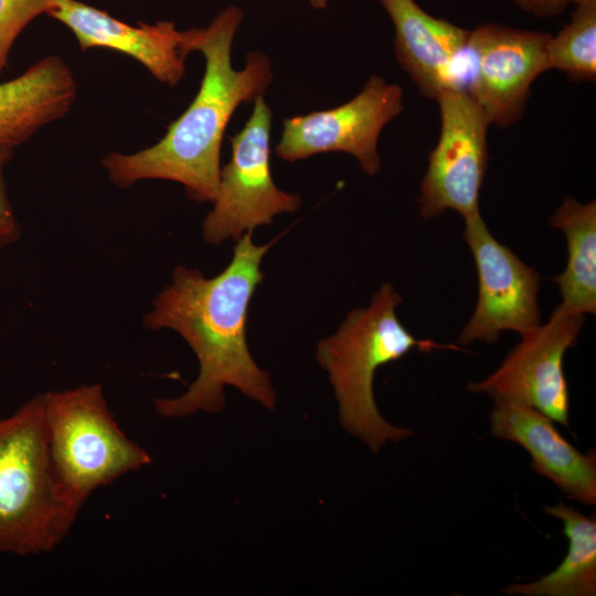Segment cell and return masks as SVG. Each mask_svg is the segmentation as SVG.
<instances>
[{
  "label": "cell",
  "mask_w": 596,
  "mask_h": 596,
  "mask_svg": "<svg viewBox=\"0 0 596 596\" xmlns=\"http://www.w3.org/2000/svg\"><path fill=\"white\" fill-rule=\"evenodd\" d=\"M0 247H1V245H0Z\"/></svg>",
  "instance_id": "603a6c76"
},
{
  "label": "cell",
  "mask_w": 596,
  "mask_h": 596,
  "mask_svg": "<svg viewBox=\"0 0 596 596\" xmlns=\"http://www.w3.org/2000/svg\"><path fill=\"white\" fill-rule=\"evenodd\" d=\"M521 10L538 18L561 14L570 4H579L586 0H511Z\"/></svg>",
  "instance_id": "44dd1931"
},
{
  "label": "cell",
  "mask_w": 596,
  "mask_h": 596,
  "mask_svg": "<svg viewBox=\"0 0 596 596\" xmlns=\"http://www.w3.org/2000/svg\"><path fill=\"white\" fill-rule=\"evenodd\" d=\"M272 121V109L259 96L244 127L230 136L231 159L221 169L213 209L202 223L206 243L220 245L226 240L237 241L246 232L270 224L276 215L300 207V196L280 190L273 180Z\"/></svg>",
  "instance_id": "8992f818"
},
{
  "label": "cell",
  "mask_w": 596,
  "mask_h": 596,
  "mask_svg": "<svg viewBox=\"0 0 596 596\" xmlns=\"http://www.w3.org/2000/svg\"><path fill=\"white\" fill-rule=\"evenodd\" d=\"M402 110V88L372 75L356 96L338 107L285 118L275 153L295 162L341 151L353 156L364 173L374 175L381 169L380 134Z\"/></svg>",
  "instance_id": "ba28073f"
},
{
  "label": "cell",
  "mask_w": 596,
  "mask_h": 596,
  "mask_svg": "<svg viewBox=\"0 0 596 596\" xmlns=\"http://www.w3.org/2000/svg\"><path fill=\"white\" fill-rule=\"evenodd\" d=\"M49 450L57 481L79 510L97 489L147 466L146 449L129 439L100 384L43 393Z\"/></svg>",
  "instance_id": "5b68a950"
},
{
  "label": "cell",
  "mask_w": 596,
  "mask_h": 596,
  "mask_svg": "<svg viewBox=\"0 0 596 596\" xmlns=\"http://www.w3.org/2000/svg\"><path fill=\"white\" fill-rule=\"evenodd\" d=\"M252 235L246 232L236 241L231 262L214 277L175 267L170 284L143 316L146 329L179 333L199 362V375L182 395L155 400V408L163 417L216 414L225 405L227 385L263 407H275L276 392L268 372L251 355L246 327L249 302L265 278L263 258L279 236L257 245Z\"/></svg>",
  "instance_id": "6da1fadb"
},
{
  "label": "cell",
  "mask_w": 596,
  "mask_h": 596,
  "mask_svg": "<svg viewBox=\"0 0 596 596\" xmlns=\"http://www.w3.org/2000/svg\"><path fill=\"white\" fill-rule=\"evenodd\" d=\"M308 2L312 8L322 10L328 6L329 0H308Z\"/></svg>",
  "instance_id": "7402d4cb"
},
{
  "label": "cell",
  "mask_w": 596,
  "mask_h": 596,
  "mask_svg": "<svg viewBox=\"0 0 596 596\" xmlns=\"http://www.w3.org/2000/svg\"><path fill=\"white\" fill-rule=\"evenodd\" d=\"M563 523L568 539L567 554L551 573L531 583H512L503 594L518 596H595L596 521L563 502L544 508Z\"/></svg>",
  "instance_id": "e0dca14e"
},
{
  "label": "cell",
  "mask_w": 596,
  "mask_h": 596,
  "mask_svg": "<svg viewBox=\"0 0 596 596\" xmlns=\"http://www.w3.org/2000/svg\"><path fill=\"white\" fill-rule=\"evenodd\" d=\"M550 33L498 23L470 30V75L466 91L490 125L508 128L524 113L531 85L547 71Z\"/></svg>",
  "instance_id": "8fae6325"
},
{
  "label": "cell",
  "mask_w": 596,
  "mask_h": 596,
  "mask_svg": "<svg viewBox=\"0 0 596 596\" xmlns=\"http://www.w3.org/2000/svg\"><path fill=\"white\" fill-rule=\"evenodd\" d=\"M243 18V11L231 6L206 28L191 29L192 52L205 60L195 97L153 146L102 159L111 183L125 189L141 180H169L182 184L193 201H214L227 124L241 104L263 96L273 79L270 61L262 52H249L242 70L232 65V44Z\"/></svg>",
  "instance_id": "7a4b0ae2"
},
{
  "label": "cell",
  "mask_w": 596,
  "mask_h": 596,
  "mask_svg": "<svg viewBox=\"0 0 596 596\" xmlns=\"http://www.w3.org/2000/svg\"><path fill=\"white\" fill-rule=\"evenodd\" d=\"M464 237L476 263L478 297L457 342L493 343L503 330L521 337L535 330L541 324L539 273L492 236L480 213L465 219Z\"/></svg>",
  "instance_id": "30bf717a"
},
{
  "label": "cell",
  "mask_w": 596,
  "mask_h": 596,
  "mask_svg": "<svg viewBox=\"0 0 596 596\" xmlns=\"http://www.w3.org/2000/svg\"><path fill=\"white\" fill-rule=\"evenodd\" d=\"M46 14L66 25L83 51L104 47L127 54L169 86L185 74L191 29L180 31L171 21L130 25L78 0H53Z\"/></svg>",
  "instance_id": "7c38bea8"
},
{
  "label": "cell",
  "mask_w": 596,
  "mask_h": 596,
  "mask_svg": "<svg viewBox=\"0 0 596 596\" xmlns=\"http://www.w3.org/2000/svg\"><path fill=\"white\" fill-rule=\"evenodd\" d=\"M491 434L523 447L532 468L550 479L568 499L596 503V451L581 453L541 412L518 404L494 401L490 413Z\"/></svg>",
  "instance_id": "5bb4252c"
},
{
  "label": "cell",
  "mask_w": 596,
  "mask_h": 596,
  "mask_svg": "<svg viewBox=\"0 0 596 596\" xmlns=\"http://www.w3.org/2000/svg\"><path fill=\"white\" fill-rule=\"evenodd\" d=\"M547 68L565 72L572 81L596 78V0L576 6L571 20L546 43Z\"/></svg>",
  "instance_id": "ac0fdd59"
},
{
  "label": "cell",
  "mask_w": 596,
  "mask_h": 596,
  "mask_svg": "<svg viewBox=\"0 0 596 596\" xmlns=\"http://www.w3.org/2000/svg\"><path fill=\"white\" fill-rule=\"evenodd\" d=\"M12 155V149L0 148V245L15 242L20 237V225L9 202L3 168Z\"/></svg>",
  "instance_id": "ffe728a7"
},
{
  "label": "cell",
  "mask_w": 596,
  "mask_h": 596,
  "mask_svg": "<svg viewBox=\"0 0 596 596\" xmlns=\"http://www.w3.org/2000/svg\"><path fill=\"white\" fill-rule=\"evenodd\" d=\"M584 318L558 305L545 324L521 337L492 374L467 389L493 401L532 407L568 427L570 395L563 361L567 349L576 343Z\"/></svg>",
  "instance_id": "9c48e42d"
},
{
  "label": "cell",
  "mask_w": 596,
  "mask_h": 596,
  "mask_svg": "<svg viewBox=\"0 0 596 596\" xmlns=\"http://www.w3.org/2000/svg\"><path fill=\"white\" fill-rule=\"evenodd\" d=\"M380 2L394 25L396 60L419 92L435 98L447 88L465 89L459 68L470 30L428 14L414 0Z\"/></svg>",
  "instance_id": "4fadbf2b"
},
{
  "label": "cell",
  "mask_w": 596,
  "mask_h": 596,
  "mask_svg": "<svg viewBox=\"0 0 596 596\" xmlns=\"http://www.w3.org/2000/svg\"><path fill=\"white\" fill-rule=\"evenodd\" d=\"M566 237L567 264L554 278L561 307L571 313L596 312V202L566 198L550 220Z\"/></svg>",
  "instance_id": "2e32d148"
},
{
  "label": "cell",
  "mask_w": 596,
  "mask_h": 596,
  "mask_svg": "<svg viewBox=\"0 0 596 596\" xmlns=\"http://www.w3.org/2000/svg\"><path fill=\"white\" fill-rule=\"evenodd\" d=\"M76 88L71 68L55 55L0 83V148L12 149L63 117L75 100Z\"/></svg>",
  "instance_id": "9a60e30c"
},
{
  "label": "cell",
  "mask_w": 596,
  "mask_h": 596,
  "mask_svg": "<svg viewBox=\"0 0 596 596\" xmlns=\"http://www.w3.org/2000/svg\"><path fill=\"white\" fill-rule=\"evenodd\" d=\"M53 0H0V74L19 34L36 17L47 13Z\"/></svg>",
  "instance_id": "d6986e66"
},
{
  "label": "cell",
  "mask_w": 596,
  "mask_h": 596,
  "mask_svg": "<svg viewBox=\"0 0 596 596\" xmlns=\"http://www.w3.org/2000/svg\"><path fill=\"white\" fill-rule=\"evenodd\" d=\"M79 511L53 470L44 396L38 394L0 419V553L55 550Z\"/></svg>",
  "instance_id": "277c9868"
},
{
  "label": "cell",
  "mask_w": 596,
  "mask_h": 596,
  "mask_svg": "<svg viewBox=\"0 0 596 596\" xmlns=\"http://www.w3.org/2000/svg\"><path fill=\"white\" fill-rule=\"evenodd\" d=\"M403 302L394 287L384 283L365 308L353 309L339 329L317 347L319 364L329 374L343 428L379 453L391 440L400 443L413 435L393 426L380 414L373 393L379 368L397 361L413 349L460 351L456 344H440L415 338L400 321L396 308Z\"/></svg>",
  "instance_id": "3957f363"
},
{
  "label": "cell",
  "mask_w": 596,
  "mask_h": 596,
  "mask_svg": "<svg viewBox=\"0 0 596 596\" xmlns=\"http://www.w3.org/2000/svg\"><path fill=\"white\" fill-rule=\"evenodd\" d=\"M435 99L439 106L440 132L428 155L421 184L417 199L421 215L430 219L454 210L467 219L480 213L490 123L466 89L447 88Z\"/></svg>",
  "instance_id": "52a82bcc"
}]
</instances>
